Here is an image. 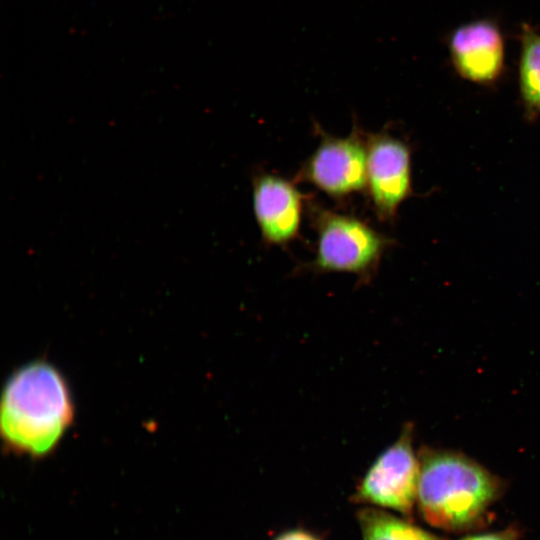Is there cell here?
Listing matches in <instances>:
<instances>
[{
	"label": "cell",
	"instance_id": "obj_11",
	"mask_svg": "<svg viewBox=\"0 0 540 540\" xmlns=\"http://www.w3.org/2000/svg\"><path fill=\"white\" fill-rule=\"evenodd\" d=\"M519 536L520 535L518 529L514 527H508L505 530L468 536L461 540H518Z\"/></svg>",
	"mask_w": 540,
	"mask_h": 540
},
{
	"label": "cell",
	"instance_id": "obj_7",
	"mask_svg": "<svg viewBox=\"0 0 540 540\" xmlns=\"http://www.w3.org/2000/svg\"><path fill=\"white\" fill-rule=\"evenodd\" d=\"M448 50L456 73L465 80L490 85L503 73L505 41L494 20L478 19L458 26L449 35Z\"/></svg>",
	"mask_w": 540,
	"mask_h": 540
},
{
	"label": "cell",
	"instance_id": "obj_6",
	"mask_svg": "<svg viewBox=\"0 0 540 540\" xmlns=\"http://www.w3.org/2000/svg\"><path fill=\"white\" fill-rule=\"evenodd\" d=\"M366 188L377 216L392 220L411 192V150L387 133L366 136Z\"/></svg>",
	"mask_w": 540,
	"mask_h": 540
},
{
	"label": "cell",
	"instance_id": "obj_1",
	"mask_svg": "<svg viewBox=\"0 0 540 540\" xmlns=\"http://www.w3.org/2000/svg\"><path fill=\"white\" fill-rule=\"evenodd\" d=\"M75 408L62 373L45 360L14 371L2 391L0 431L5 447L42 458L52 453L72 425Z\"/></svg>",
	"mask_w": 540,
	"mask_h": 540
},
{
	"label": "cell",
	"instance_id": "obj_8",
	"mask_svg": "<svg viewBox=\"0 0 540 540\" xmlns=\"http://www.w3.org/2000/svg\"><path fill=\"white\" fill-rule=\"evenodd\" d=\"M303 199L296 185L280 176L263 173L254 177L253 210L265 242L285 245L297 236Z\"/></svg>",
	"mask_w": 540,
	"mask_h": 540
},
{
	"label": "cell",
	"instance_id": "obj_2",
	"mask_svg": "<svg viewBox=\"0 0 540 540\" xmlns=\"http://www.w3.org/2000/svg\"><path fill=\"white\" fill-rule=\"evenodd\" d=\"M416 506L431 526L465 532L487 521L502 491L501 481L464 454L435 449L419 453Z\"/></svg>",
	"mask_w": 540,
	"mask_h": 540
},
{
	"label": "cell",
	"instance_id": "obj_5",
	"mask_svg": "<svg viewBox=\"0 0 540 540\" xmlns=\"http://www.w3.org/2000/svg\"><path fill=\"white\" fill-rule=\"evenodd\" d=\"M366 159V137L356 129L343 138L323 134L299 178L334 199H343L366 188Z\"/></svg>",
	"mask_w": 540,
	"mask_h": 540
},
{
	"label": "cell",
	"instance_id": "obj_4",
	"mask_svg": "<svg viewBox=\"0 0 540 540\" xmlns=\"http://www.w3.org/2000/svg\"><path fill=\"white\" fill-rule=\"evenodd\" d=\"M412 434V426L407 425L399 438L377 456L356 485L352 501L412 516L419 478Z\"/></svg>",
	"mask_w": 540,
	"mask_h": 540
},
{
	"label": "cell",
	"instance_id": "obj_9",
	"mask_svg": "<svg viewBox=\"0 0 540 540\" xmlns=\"http://www.w3.org/2000/svg\"><path fill=\"white\" fill-rule=\"evenodd\" d=\"M518 82L521 100L529 119L540 116V33L524 23L520 33Z\"/></svg>",
	"mask_w": 540,
	"mask_h": 540
},
{
	"label": "cell",
	"instance_id": "obj_10",
	"mask_svg": "<svg viewBox=\"0 0 540 540\" xmlns=\"http://www.w3.org/2000/svg\"><path fill=\"white\" fill-rule=\"evenodd\" d=\"M356 518L362 540H444L384 509L363 507Z\"/></svg>",
	"mask_w": 540,
	"mask_h": 540
},
{
	"label": "cell",
	"instance_id": "obj_12",
	"mask_svg": "<svg viewBox=\"0 0 540 540\" xmlns=\"http://www.w3.org/2000/svg\"><path fill=\"white\" fill-rule=\"evenodd\" d=\"M273 540H321L314 533L301 528L286 530L280 533Z\"/></svg>",
	"mask_w": 540,
	"mask_h": 540
},
{
	"label": "cell",
	"instance_id": "obj_3",
	"mask_svg": "<svg viewBox=\"0 0 540 540\" xmlns=\"http://www.w3.org/2000/svg\"><path fill=\"white\" fill-rule=\"evenodd\" d=\"M314 225L317 246L312 268L318 272L351 273L367 281L392 242L362 220L326 209H316Z\"/></svg>",
	"mask_w": 540,
	"mask_h": 540
}]
</instances>
